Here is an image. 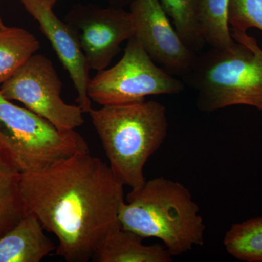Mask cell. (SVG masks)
Segmentation results:
<instances>
[{"label":"cell","mask_w":262,"mask_h":262,"mask_svg":"<svg viewBox=\"0 0 262 262\" xmlns=\"http://www.w3.org/2000/svg\"><path fill=\"white\" fill-rule=\"evenodd\" d=\"M174 28L189 49L195 52L205 44L198 18V6L194 0H159Z\"/></svg>","instance_id":"obj_17"},{"label":"cell","mask_w":262,"mask_h":262,"mask_svg":"<svg viewBox=\"0 0 262 262\" xmlns=\"http://www.w3.org/2000/svg\"><path fill=\"white\" fill-rule=\"evenodd\" d=\"M26 215L32 214L58 241L56 253L68 262H87L110 232L121 227L124 184L107 163L90 151L21 173Z\"/></svg>","instance_id":"obj_1"},{"label":"cell","mask_w":262,"mask_h":262,"mask_svg":"<svg viewBox=\"0 0 262 262\" xmlns=\"http://www.w3.org/2000/svg\"><path fill=\"white\" fill-rule=\"evenodd\" d=\"M232 37L230 47L211 48L196 57L186 82L203 113L244 105L262 113V49L246 32L232 31Z\"/></svg>","instance_id":"obj_4"},{"label":"cell","mask_w":262,"mask_h":262,"mask_svg":"<svg viewBox=\"0 0 262 262\" xmlns=\"http://www.w3.org/2000/svg\"><path fill=\"white\" fill-rule=\"evenodd\" d=\"M39 48L37 38L26 29H0V85L13 77Z\"/></svg>","instance_id":"obj_13"},{"label":"cell","mask_w":262,"mask_h":262,"mask_svg":"<svg viewBox=\"0 0 262 262\" xmlns=\"http://www.w3.org/2000/svg\"><path fill=\"white\" fill-rule=\"evenodd\" d=\"M43 1L46 2V3H47L48 4L50 5V6H51L52 8H53V6L56 5V3L58 0H43Z\"/></svg>","instance_id":"obj_20"},{"label":"cell","mask_w":262,"mask_h":262,"mask_svg":"<svg viewBox=\"0 0 262 262\" xmlns=\"http://www.w3.org/2000/svg\"><path fill=\"white\" fill-rule=\"evenodd\" d=\"M223 244L227 252L239 261L262 262V217L231 226Z\"/></svg>","instance_id":"obj_15"},{"label":"cell","mask_w":262,"mask_h":262,"mask_svg":"<svg viewBox=\"0 0 262 262\" xmlns=\"http://www.w3.org/2000/svg\"><path fill=\"white\" fill-rule=\"evenodd\" d=\"M194 3H195V4L196 5V6H198V0H194Z\"/></svg>","instance_id":"obj_21"},{"label":"cell","mask_w":262,"mask_h":262,"mask_svg":"<svg viewBox=\"0 0 262 262\" xmlns=\"http://www.w3.org/2000/svg\"><path fill=\"white\" fill-rule=\"evenodd\" d=\"M89 115L114 174L131 189L142 187L146 162L168 134L166 108L144 100L91 108Z\"/></svg>","instance_id":"obj_3"},{"label":"cell","mask_w":262,"mask_h":262,"mask_svg":"<svg viewBox=\"0 0 262 262\" xmlns=\"http://www.w3.org/2000/svg\"><path fill=\"white\" fill-rule=\"evenodd\" d=\"M107 1L111 4V6L120 7V8H121V5L125 4L129 0H107ZM130 1L132 2L133 0H130Z\"/></svg>","instance_id":"obj_19"},{"label":"cell","mask_w":262,"mask_h":262,"mask_svg":"<svg viewBox=\"0 0 262 262\" xmlns=\"http://www.w3.org/2000/svg\"><path fill=\"white\" fill-rule=\"evenodd\" d=\"M130 13L134 37L151 59L169 72L187 75L198 56L179 37L159 0H133Z\"/></svg>","instance_id":"obj_9"},{"label":"cell","mask_w":262,"mask_h":262,"mask_svg":"<svg viewBox=\"0 0 262 262\" xmlns=\"http://www.w3.org/2000/svg\"><path fill=\"white\" fill-rule=\"evenodd\" d=\"M20 177L21 173L0 155V237L26 216L20 194Z\"/></svg>","instance_id":"obj_14"},{"label":"cell","mask_w":262,"mask_h":262,"mask_svg":"<svg viewBox=\"0 0 262 262\" xmlns=\"http://www.w3.org/2000/svg\"><path fill=\"white\" fill-rule=\"evenodd\" d=\"M56 249L39 220L32 214L26 215L0 237V262H39Z\"/></svg>","instance_id":"obj_11"},{"label":"cell","mask_w":262,"mask_h":262,"mask_svg":"<svg viewBox=\"0 0 262 262\" xmlns=\"http://www.w3.org/2000/svg\"><path fill=\"white\" fill-rule=\"evenodd\" d=\"M144 237L122 228L114 229L98 246L92 259L97 262H171L164 245L143 244Z\"/></svg>","instance_id":"obj_12"},{"label":"cell","mask_w":262,"mask_h":262,"mask_svg":"<svg viewBox=\"0 0 262 262\" xmlns=\"http://www.w3.org/2000/svg\"><path fill=\"white\" fill-rule=\"evenodd\" d=\"M229 0H198L202 33L211 48H227L235 42L229 25Z\"/></svg>","instance_id":"obj_16"},{"label":"cell","mask_w":262,"mask_h":262,"mask_svg":"<svg viewBox=\"0 0 262 262\" xmlns=\"http://www.w3.org/2000/svg\"><path fill=\"white\" fill-rule=\"evenodd\" d=\"M62 87L51 60L43 55L34 54L13 77L1 84L0 94L10 101L21 102L59 130H75L83 125L84 113L80 106L63 101Z\"/></svg>","instance_id":"obj_7"},{"label":"cell","mask_w":262,"mask_h":262,"mask_svg":"<svg viewBox=\"0 0 262 262\" xmlns=\"http://www.w3.org/2000/svg\"><path fill=\"white\" fill-rule=\"evenodd\" d=\"M184 90L182 81L155 64L134 36L120 61L91 79L88 95L101 106H111L139 102L150 96L178 94Z\"/></svg>","instance_id":"obj_6"},{"label":"cell","mask_w":262,"mask_h":262,"mask_svg":"<svg viewBox=\"0 0 262 262\" xmlns=\"http://www.w3.org/2000/svg\"><path fill=\"white\" fill-rule=\"evenodd\" d=\"M39 24L42 32L51 42L62 64L68 72L77 91L78 103L84 113H89L91 100L88 95L91 78L89 63L77 35L72 27L60 20L53 8L43 0H18Z\"/></svg>","instance_id":"obj_10"},{"label":"cell","mask_w":262,"mask_h":262,"mask_svg":"<svg viewBox=\"0 0 262 262\" xmlns=\"http://www.w3.org/2000/svg\"><path fill=\"white\" fill-rule=\"evenodd\" d=\"M119 220L122 228L144 239H159L173 256L205 244L206 225L192 194L181 183L163 177L131 189Z\"/></svg>","instance_id":"obj_2"},{"label":"cell","mask_w":262,"mask_h":262,"mask_svg":"<svg viewBox=\"0 0 262 262\" xmlns=\"http://www.w3.org/2000/svg\"><path fill=\"white\" fill-rule=\"evenodd\" d=\"M228 22L232 31H262V0H229Z\"/></svg>","instance_id":"obj_18"},{"label":"cell","mask_w":262,"mask_h":262,"mask_svg":"<svg viewBox=\"0 0 262 262\" xmlns=\"http://www.w3.org/2000/svg\"><path fill=\"white\" fill-rule=\"evenodd\" d=\"M66 23L77 35L90 69L98 72L107 68L135 30L130 12L120 7L76 5Z\"/></svg>","instance_id":"obj_8"},{"label":"cell","mask_w":262,"mask_h":262,"mask_svg":"<svg viewBox=\"0 0 262 262\" xmlns=\"http://www.w3.org/2000/svg\"><path fill=\"white\" fill-rule=\"evenodd\" d=\"M82 151H89V145L75 130H59L0 94V155L20 173L42 170Z\"/></svg>","instance_id":"obj_5"}]
</instances>
